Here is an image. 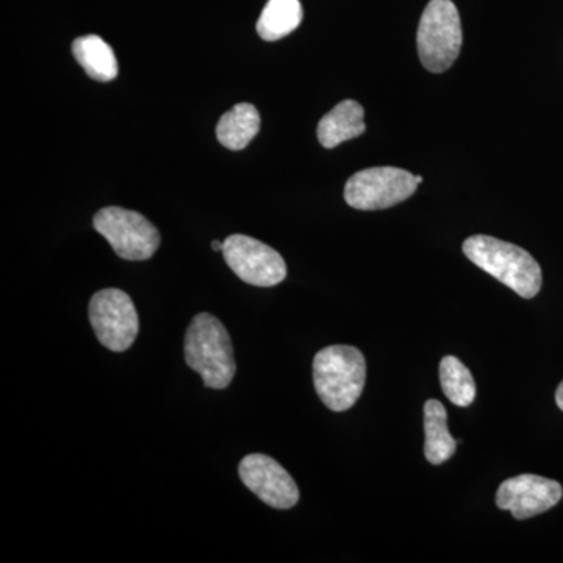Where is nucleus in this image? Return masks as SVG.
Wrapping results in <instances>:
<instances>
[{"label":"nucleus","instance_id":"obj_18","mask_svg":"<svg viewBox=\"0 0 563 563\" xmlns=\"http://www.w3.org/2000/svg\"><path fill=\"white\" fill-rule=\"evenodd\" d=\"M211 247H213V251H221L222 247H224V243L218 242V240H214V242H211Z\"/></svg>","mask_w":563,"mask_h":563},{"label":"nucleus","instance_id":"obj_2","mask_svg":"<svg viewBox=\"0 0 563 563\" xmlns=\"http://www.w3.org/2000/svg\"><path fill=\"white\" fill-rule=\"evenodd\" d=\"M185 362L201 374L203 385L224 390L235 377L236 365L228 329L217 317L199 313L185 333Z\"/></svg>","mask_w":563,"mask_h":563},{"label":"nucleus","instance_id":"obj_16","mask_svg":"<svg viewBox=\"0 0 563 563\" xmlns=\"http://www.w3.org/2000/svg\"><path fill=\"white\" fill-rule=\"evenodd\" d=\"M440 384L446 398L457 407L472 406L476 398L472 373L454 355H446L440 362Z\"/></svg>","mask_w":563,"mask_h":563},{"label":"nucleus","instance_id":"obj_15","mask_svg":"<svg viewBox=\"0 0 563 563\" xmlns=\"http://www.w3.org/2000/svg\"><path fill=\"white\" fill-rule=\"evenodd\" d=\"M302 16L299 0H268L257 22V33L265 41L284 38L299 27Z\"/></svg>","mask_w":563,"mask_h":563},{"label":"nucleus","instance_id":"obj_1","mask_svg":"<svg viewBox=\"0 0 563 563\" xmlns=\"http://www.w3.org/2000/svg\"><path fill=\"white\" fill-rule=\"evenodd\" d=\"M463 254L507 285L521 298L531 299L542 290V268L528 251L488 235H473L463 243Z\"/></svg>","mask_w":563,"mask_h":563},{"label":"nucleus","instance_id":"obj_6","mask_svg":"<svg viewBox=\"0 0 563 563\" xmlns=\"http://www.w3.org/2000/svg\"><path fill=\"white\" fill-rule=\"evenodd\" d=\"M417 176L406 169L379 166L358 172L344 187V201L352 209L384 210L398 206L415 195Z\"/></svg>","mask_w":563,"mask_h":563},{"label":"nucleus","instance_id":"obj_11","mask_svg":"<svg viewBox=\"0 0 563 563\" xmlns=\"http://www.w3.org/2000/svg\"><path fill=\"white\" fill-rule=\"evenodd\" d=\"M365 131V110L361 103L347 99L322 118L318 124V140L325 150H332L344 141L357 139Z\"/></svg>","mask_w":563,"mask_h":563},{"label":"nucleus","instance_id":"obj_12","mask_svg":"<svg viewBox=\"0 0 563 563\" xmlns=\"http://www.w3.org/2000/svg\"><path fill=\"white\" fill-rule=\"evenodd\" d=\"M424 455L432 465H442L453 457L459 442L448 429L446 409L437 399L424 404Z\"/></svg>","mask_w":563,"mask_h":563},{"label":"nucleus","instance_id":"obj_13","mask_svg":"<svg viewBox=\"0 0 563 563\" xmlns=\"http://www.w3.org/2000/svg\"><path fill=\"white\" fill-rule=\"evenodd\" d=\"M261 131V114L252 103H236L217 125L218 141L231 151H242Z\"/></svg>","mask_w":563,"mask_h":563},{"label":"nucleus","instance_id":"obj_5","mask_svg":"<svg viewBox=\"0 0 563 563\" xmlns=\"http://www.w3.org/2000/svg\"><path fill=\"white\" fill-rule=\"evenodd\" d=\"M92 224L124 261H147L161 246L157 228L139 211L106 207L95 214Z\"/></svg>","mask_w":563,"mask_h":563},{"label":"nucleus","instance_id":"obj_9","mask_svg":"<svg viewBox=\"0 0 563 563\" xmlns=\"http://www.w3.org/2000/svg\"><path fill=\"white\" fill-rule=\"evenodd\" d=\"M239 473L243 484L273 509L288 510L299 503V488L291 474L269 455H246Z\"/></svg>","mask_w":563,"mask_h":563},{"label":"nucleus","instance_id":"obj_14","mask_svg":"<svg viewBox=\"0 0 563 563\" xmlns=\"http://www.w3.org/2000/svg\"><path fill=\"white\" fill-rule=\"evenodd\" d=\"M73 54L91 79L98 81L117 79L120 70L117 55L101 36H80L73 43Z\"/></svg>","mask_w":563,"mask_h":563},{"label":"nucleus","instance_id":"obj_10","mask_svg":"<svg viewBox=\"0 0 563 563\" xmlns=\"http://www.w3.org/2000/svg\"><path fill=\"white\" fill-rule=\"evenodd\" d=\"M562 485L537 474H520L499 485L496 506L512 512L515 520H528L558 506Z\"/></svg>","mask_w":563,"mask_h":563},{"label":"nucleus","instance_id":"obj_4","mask_svg":"<svg viewBox=\"0 0 563 563\" xmlns=\"http://www.w3.org/2000/svg\"><path fill=\"white\" fill-rule=\"evenodd\" d=\"M462 22L451 0H431L418 25V55L426 69L444 73L454 65L462 49Z\"/></svg>","mask_w":563,"mask_h":563},{"label":"nucleus","instance_id":"obj_3","mask_svg":"<svg viewBox=\"0 0 563 563\" xmlns=\"http://www.w3.org/2000/svg\"><path fill=\"white\" fill-rule=\"evenodd\" d=\"M366 361L357 347L333 344L313 358V384L318 396L332 412H346L362 396Z\"/></svg>","mask_w":563,"mask_h":563},{"label":"nucleus","instance_id":"obj_7","mask_svg":"<svg viewBox=\"0 0 563 563\" xmlns=\"http://www.w3.org/2000/svg\"><path fill=\"white\" fill-rule=\"evenodd\" d=\"M88 313L96 336L107 350L124 352L135 343L140 320L128 292L118 288L95 292Z\"/></svg>","mask_w":563,"mask_h":563},{"label":"nucleus","instance_id":"obj_8","mask_svg":"<svg viewBox=\"0 0 563 563\" xmlns=\"http://www.w3.org/2000/svg\"><path fill=\"white\" fill-rule=\"evenodd\" d=\"M222 255L240 279L255 287H274L287 277V265L279 252L252 236H228Z\"/></svg>","mask_w":563,"mask_h":563},{"label":"nucleus","instance_id":"obj_17","mask_svg":"<svg viewBox=\"0 0 563 563\" xmlns=\"http://www.w3.org/2000/svg\"><path fill=\"white\" fill-rule=\"evenodd\" d=\"M555 402H558L559 409L563 412V380L559 384L558 390H555Z\"/></svg>","mask_w":563,"mask_h":563}]
</instances>
